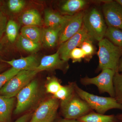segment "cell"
I'll use <instances>...</instances> for the list:
<instances>
[{
  "instance_id": "6da1fadb",
  "label": "cell",
  "mask_w": 122,
  "mask_h": 122,
  "mask_svg": "<svg viewBox=\"0 0 122 122\" xmlns=\"http://www.w3.org/2000/svg\"><path fill=\"white\" fill-rule=\"evenodd\" d=\"M98 42V70L107 69L115 72L118 71L119 60L122 56V48L115 46L106 38H103Z\"/></svg>"
},
{
  "instance_id": "7402d4cb",
  "label": "cell",
  "mask_w": 122,
  "mask_h": 122,
  "mask_svg": "<svg viewBox=\"0 0 122 122\" xmlns=\"http://www.w3.org/2000/svg\"><path fill=\"white\" fill-rule=\"evenodd\" d=\"M105 37L115 46L122 48V30L107 27Z\"/></svg>"
},
{
  "instance_id": "9c48e42d",
  "label": "cell",
  "mask_w": 122,
  "mask_h": 122,
  "mask_svg": "<svg viewBox=\"0 0 122 122\" xmlns=\"http://www.w3.org/2000/svg\"><path fill=\"white\" fill-rule=\"evenodd\" d=\"M103 16L108 27L122 30V6L116 0L106 1L102 5Z\"/></svg>"
},
{
  "instance_id": "3957f363",
  "label": "cell",
  "mask_w": 122,
  "mask_h": 122,
  "mask_svg": "<svg viewBox=\"0 0 122 122\" xmlns=\"http://www.w3.org/2000/svg\"><path fill=\"white\" fill-rule=\"evenodd\" d=\"M83 25L92 40L99 42L105 37L107 27L103 15L97 8L93 7L84 13Z\"/></svg>"
},
{
  "instance_id": "44dd1931",
  "label": "cell",
  "mask_w": 122,
  "mask_h": 122,
  "mask_svg": "<svg viewBox=\"0 0 122 122\" xmlns=\"http://www.w3.org/2000/svg\"><path fill=\"white\" fill-rule=\"evenodd\" d=\"M76 82H71L69 85L62 86L60 89L53 97L61 102H63L69 99L75 93V85Z\"/></svg>"
},
{
  "instance_id": "8992f818",
  "label": "cell",
  "mask_w": 122,
  "mask_h": 122,
  "mask_svg": "<svg viewBox=\"0 0 122 122\" xmlns=\"http://www.w3.org/2000/svg\"><path fill=\"white\" fill-rule=\"evenodd\" d=\"M116 72L110 69H104L98 76L89 77L87 76L81 78L80 82L83 86H86L94 85L97 88L100 94L107 93L112 97L114 98L113 77Z\"/></svg>"
},
{
  "instance_id": "ffe728a7",
  "label": "cell",
  "mask_w": 122,
  "mask_h": 122,
  "mask_svg": "<svg viewBox=\"0 0 122 122\" xmlns=\"http://www.w3.org/2000/svg\"><path fill=\"white\" fill-rule=\"evenodd\" d=\"M77 120L83 122H118L116 115L102 114L93 111Z\"/></svg>"
},
{
  "instance_id": "74e56055",
  "label": "cell",
  "mask_w": 122,
  "mask_h": 122,
  "mask_svg": "<svg viewBox=\"0 0 122 122\" xmlns=\"http://www.w3.org/2000/svg\"><path fill=\"white\" fill-rule=\"evenodd\" d=\"M1 48H2V46H1V45L0 43V51L1 50Z\"/></svg>"
},
{
  "instance_id": "30bf717a",
  "label": "cell",
  "mask_w": 122,
  "mask_h": 122,
  "mask_svg": "<svg viewBox=\"0 0 122 122\" xmlns=\"http://www.w3.org/2000/svg\"><path fill=\"white\" fill-rule=\"evenodd\" d=\"M85 12L81 11L69 19L62 26L59 33L58 44L61 45L75 35L81 28Z\"/></svg>"
},
{
  "instance_id": "83f0119b",
  "label": "cell",
  "mask_w": 122,
  "mask_h": 122,
  "mask_svg": "<svg viewBox=\"0 0 122 122\" xmlns=\"http://www.w3.org/2000/svg\"><path fill=\"white\" fill-rule=\"evenodd\" d=\"M20 71L12 67L0 74V90L8 81L16 75Z\"/></svg>"
},
{
  "instance_id": "7c38bea8",
  "label": "cell",
  "mask_w": 122,
  "mask_h": 122,
  "mask_svg": "<svg viewBox=\"0 0 122 122\" xmlns=\"http://www.w3.org/2000/svg\"><path fill=\"white\" fill-rule=\"evenodd\" d=\"M68 67L67 62L61 59L57 51L54 54L43 57L36 70L38 72L44 71H49L58 69L66 71L68 69Z\"/></svg>"
},
{
  "instance_id": "5b68a950",
  "label": "cell",
  "mask_w": 122,
  "mask_h": 122,
  "mask_svg": "<svg viewBox=\"0 0 122 122\" xmlns=\"http://www.w3.org/2000/svg\"><path fill=\"white\" fill-rule=\"evenodd\" d=\"M38 73L36 70L21 71L5 83L0 90V95L7 97H15Z\"/></svg>"
},
{
  "instance_id": "4dcf8cb0",
  "label": "cell",
  "mask_w": 122,
  "mask_h": 122,
  "mask_svg": "<svg viewBox=\"0 0 122 122\" xmlns=\"http://www.w3.org/2000/svg\"><path fill=\"white\" fill-rule=\"evenodd\" d=\"M8 21L7 17L2 11V7L0 5V39L5 32Z\"/></svg>"
},
{
  "instance_id": "d6986e66",
  "label": "cell",
  "mask_w": 122,
  "mask_h": 122,
  "mask_svg": "<svg viewBox=\"0 0 122 122\" xmlns=\"http://www.w3.org/2000/svg\"><path fill=\"white\" fill-rule=\"evenodd\" d=\"M21 35L34 42L41 44L43 31L37 26H24L21 29Z\"/></svg>"
},
{
  "instance_id": "836d02e7",
  "label": "cell",
  "mask_w": 122,
  "mask_h": 122,
  "mask_svg": "<svg viewBox=\"0 0 122 122\" xmlns=\"http://www.w3.org/2000/svg\"><path fill=\"white\" fill-rule=\"evenodd\" d=\"M118 71L119 73L122 72V56L119 60L118 66Z\"/></svg>"
},
{
  "instance_id": "484cf974",
  "label": "cell",
  "mask_w": 122,
  "mask_h": 122,
  "mask_svg": "<svg viewBox=\"0 0 122 122\" xmlns=\"http://www.w3.org/2000/svg\"><path fill=\"white\" fill-rule=\"evenodd\" d=\"M92 41L91 39H86L79 46L83 51L85 56V59L87 61H89L91 59L95 51Z\"/></svg>"
},
{
  "instance_id": "4fadbf2b",
  "label": "cell",
  "mask_w": 122,
  "mask_h": 122,
  "mask_svg": "<svg viewBox=\"0 0 122 122\" xmlns=\"http://www.w3.org/2000/svg\"><path fill=\"white\" fill-rule=\"evenodd\" d=\"M1 61L20 71L36 70L40 63L36 57L33 55L24 57H21L19 59H13L9 61L2 59Z\"/></svg>"
},
{
  "instance_id": "4316f807",
  "label": "cell",
  "mask_w": 122,
  "mask_h": 122,
  "mask_svg": "<svg viewBox=\"0 0 122 122\" xmlns=\"http://www.w3.org/2000/svg\"><path fill=\"white\" fill-rule=\"evenodd\" d=\"M25 2L22 0H9L7 1V8L10 12L13 13L20 12L23 9Z\"/></svg>"
},
{
  "instance_id": "9a60e30c",
  "label": "cell",
  "mask_w": 122,
  "mask_h": 122,
  "mask_svg": "<svg viewBox=\"0 0 122 122\" xmlns=\"http://www.w3.org/2000/svg\"><path fill=\"white\" fill-rule=\"evenodd\" d=\"M70 16L61 15L58 12L51 10H46L45 12V24L48 27H62Z\"/></svg>"
},
{
  "instance_id": "d6a6232c",
  "label": "cell",
  "mask_w": 122,
  "mask_h": 122,
  "mask_svg": "<svg viewBox=\"0 0 122 122\" xmlns=\"http://www.w3.org/2000/svg\"><path fill=\"white\" fill-rule=\"evenodd\" d=\"M83 122L77 119H69L63 118L59 119L56 122Z\"/></svg>"
},
{
  "instance_id": "603a6c76",
  "label": "cell",
  "mask_w": 122,
  "mask_h": 122,
  "mask_svg": "<svg viewBox=\"0 0 122 122\" xmlns=\"http://www.w3.org/2000/svg\"><path fill=\"white\" fill-rule=\"evenodd\" d=\"M17 45L23 50L28 52H35L40 48L41 44L27 39L20 35L18 38Z\"/></svg>"
},
{
  "instance_id": "ac0fdd59",
  "label": "cell",
  "mask_w": 122,
  "mask_h": 122,
  "mask_svg": "<svg viewBox=\"0 0 122 122\" xmlns=\"http://www.w3.org/2000/svg\"><path fill=\"white\" fill-rule=\"evenodd\" d=\"M41 20L39 12L34 9L27 10L22 14L20 22L24 26H37L41 25Z\"/></svg>"
},
{
  "instance_id": "cb8c5ba5",
  "label": "cell",
  "mask_w": 122,
  "mask_h": 122,
  "mask_svg": "<svg viewBox=\"0 0 122 122\" xmlns=\"http://www.w3.org/2000/svg\"><path fill=\"white\" fill-rule=\"evenodd\" d=\"M113 86L115 97L117 102L122 105V72L117 71L113 77Z\"/></svg>"
},
{
  "instance_id": "277c9868",
  "label": "cell",
  "mask_w": 122,
  "mask_h": 122,
  "mask_svg": "<svg viewBox=\"0 0 122 122\" xmlns=\"http://www.w3.org/2000/svg\"><path fill=\"white\" fill-rule=\"evenodd\" d=\"M60 104L61 114L65 118L78 119L93 111L76 92L69 99Z\"/></svg>"
},
{
  "instance_id": "d590c367",
  "label": "cell",
  "mask_w": 122,
  "mask_h": 122,
  "mask_svg": "<svg viewBox=\"0 0 122 122\" xmlns=\"http://www.w3.org/2000/svg\"><path fill=\"white\" fill-rule=\"evenodd\" d=\"M5 67V65L4 64L0 63V72L2 71Z\"/></svg>"
},
{
  "instance_id": "f1b7e54d",
  "label": "cell",
  "mask_w": 122,
  "mask_h": 122,
  "mask_svg": "<svg viewBox=\"0 0 122 122\" xmlns=\"http://www.w3.org/2000/svg\"><path fill=\"white\" fill-rule=\"evenodd\" d=\"M62 86L58 79L56 77H51L46 85V92L54 95L59 90Z\"/></svg>"
},
{
  "instance_id": "2e32d148",
  "label": "cell",
  "mask_w": 122,
  "mask_h": 122,
  "mask_svg": "<svg viewBox=\"0 0 122 122\" xmlns=\"http://www.w3.org/2000/svg\"><path fill=\"white\" fill-rule=\"evenodd\" d=\"M15 98L0 95V122H9L15 103Z\"/></svg>"
},
{
  "instance_id": "e0dca14e",
  "label": "cell",
  "mask_w": 122,
  "mask_h": 122,
  "mask_svg": "<svg viewBox=\"0 0 122 122\" xmlns=\"http://www.w3.org/2000/svg\"><path fill=\"white\" fill-rule=\"evenodd\" d=\"M61 27H48L43 31L42 41L49 48H53L58 44L59 33Z\"/></svg>"
},
{
  "instance_id": "f546056e",
  "label": "cell",
  "mask_w": 122,
  "mask_h": 122,
  "mask_svg": "<svg viewBox=\"0 0 122 122\" xmlns=\"http://www.w3.org/2000/svg\"><path fill=\"white\" fill-rule=\"evenodd\" d=\"M69 58L72 59L73 63L80 62L82 59H85V54L81 48L77 47L71 52Z\"/></svg>"
},
{
  "instance_id": "8d00e7d4",
  "label": "cell",
  "mask_w": 122,
  "mask_h": 122,
  "mask_svg": "<svg viewBox=\"0 0 122 122\" xmlns=\"http://www.w3.org/2000/svg\"><path fill=\"white\" fill-rule=\"evenodd\" d=\"M116 1L120 4L122 6V0H116Z\"/></svg>"
},
{
  "instance_id": "d4e9b609",
  "label": "cell",
  "mask_w": 122,
  "mask_h": 122,
  "mask_svg": "<svg viewBox=\"0 0 122 122\" xmlns=\"http://www.w3.org/2000/svg\"><path fill=\"white\" fill-rule=\"evenodd\" d=\"M18 31L17 24L13 20H9L6 25L5 32L7 39L10 42L13 43L15 41L17 37Z\"/></svg>"
},
{
  "instance_id": "8fae6325",
  "label": "cell",
  "mask_w": 122,
  "mask_h": 122,
  "mask_svg": "<svg viewBox=\"0 0 122 122\" xmlns=\"http://www.w3.org/2000/svg\"><path fill=\"white\" fill-rule=\"evenodd\" d=\"M89 39L91 38L88 35L87 30L83 24L81 28L77 33L60 45L57 51L61 59L68 62L70 59L69 55L71 52L75 48L79 47L85 40Z\"/></svg>"
},
{
  "instance_id": "ba28073f",
  "label": "cell",
  "mask_w": 122,
  "mask_h": 122,
  "mask_svg": "<svg viewBox=\"0 0 122 122\" xmlns=\"http://www.w3.org/2000/svg\"><path fill=\"white\" fill-rule=\"evenodd\" d=\"M59 104V100L54 97L43 102L33 114L30 122H54Z\"/></svg>"
},
{
  "instance_id": "52a82bcc",
  "label": "cell",
  "mask_w": 122,
  "mask_h": 122,
  "mask_svg": "<svg viewBox=\"0 0 122 122\" xmlns=\"http://www.w3.org/2000/svg\"><path fill=\"white\" fill-rule=\"evenodd\" d=\"M38 83L33 80L22 89L17 96V103L14 113L18 114L31 107L37 100L38 96Z\"/></svg>"
},
{
  "instance_id": "1f68e13d",
  "label": "cell",
  "mask_w": 122,
  "mask_h": 122,
  "mask_svg": "<svg viewBox=\"0 0 122 122\" xmlns=\"http://www.w3.org/2000/svg\"><path fill=\"white\" fill-rule=\"evenodd\" d=\"M30 117L29 114H26L20 117L14 122H27Z\"/></svg>"
},
{
  "instance_id": "7a4b0ae2",
  "label": "cell",
  "mask_w": 122,
  "mask_h": 122,
  "mask_svg": "<svg viewBox=\"0 0 122 122\" xmlns=\"http://www.w3.org/2000/svg\"><path fill=\"white\" fill-rule=\"evenodd\" d=\"M75 91L80 97L86 102L93 111L98 113L105 114L110 110L119 109L122 111V105L117 102L114 98L95 95L85 91L76 83Z\"/></svg>"
},
{
  "instance_id": "e575fe53",
  "label": "cell",
  "mask_w": 122,
  "mask_h": 122,
  "mask_svg": "<svg viewBox=\"0 0 122 122\" xmlns=\"http://www.w3.org/2000/svg\"><path fill=\"white\" fill-rule=\"evenodd\" d=\"M118 120V122H122V113L118 114L116 115Z\"/></svg>"
},
{
  "instance_id": "5bb4252c",
  "label": "cell",
  "mask_w": 122,
  "mask_h": 122,
  "mask_svg": "<svg viewBox=\"0 0 122 122\" xmlns=\"http://www.w3.org/2000/svg\"><path fill=\"white\" fill-rule=\"evenodd\" d=\"M85 0H68L61 5V11L68 16H73L82 11L88 4Z\"/></svg>"
}]
</instances>
